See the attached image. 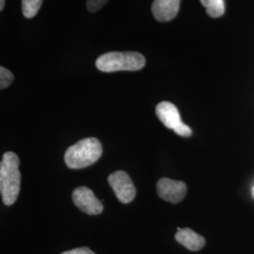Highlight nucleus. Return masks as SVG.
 <instances>
[{
  "mask_svg": "<svg viewBox=\"0 0 254 254\" xmlns=\"http://www.w3.org/2000/svg\"><path fill=\"white\" fill-rule=\"evenodd\" d=\"M157 118L161 121L165 127L173 130L181 136H190L192 130L182 121L178 109L170 102H161L155 108Z\"/></svg>",
  "mask_w": 254,
  "mask_h": 254,
  "instance_id": "nucleus-4",
  "label": "nucleus"
},
{
  "mask_svg": "<svg viewBox=\"0 0 254 254\" xmlns=\"http://www.w3.org/2000/svg\"><path fill=\"white\" fill-rule=\"evenodd\" d=\"M20 160L13 152L3 154L0 161V194L5 205H12L18 198L21 190Z\"/></svg>",
  "mask_w": 254,
  "mask_h": 254,
  "instance_id": "nucleus-1",
  "label": "nucleus"
},
{
  "mask_svg": "<svg viewBox=\"0 0 254 254\" xmlns=\"http://www.w3.org/2000/svg\"><path fill=\"white\" fill-rule=\"evenodd\" d=\"M72 198L74 205L88 215H100L104 210L103 203L97 199L93 191L89 188L80 187L75 189L73 191Z\"/></svg>",
  "mask_w": 254,
  "mask_h": 254,
  "instance_id": "nucleus-6",
  "label": "nucleus"
},
{
  "mask_svg": "<svg viewBox=\"0 0 254 254\" xmlns=\"http://www.w3.org/2000/svg\"><path fill=\"white\" fill-rule=\"evenodd\" d=\"M145 58L137 52H109L96 60V67L101 72L138 71L145 66Z\"/></svg>",
  "mask_w": 254,
  "mask_h": 254,
  "instance_id": "nucleus-3",
  "label": "nucleus"
},
{
  "mask_svg": "<svg viewBox=\"0 0 254 254\" xmlns=\"http://www.w3.org/2000/svg\"><path fill=\"white\" fill-rule=\"evenodd\" d=\"M188 191L187 185L182 181L170 178H161L156 184L157 195L164 200L172 203H179L185 199Z\"/></svg>",
  "mask_w": 254,
  "mask_h": 254,
  "instance_id": "nucleus-7",
  "label": "nucleus"
},
{
  "mask_svg": "<svg viewBox=\"0 0 254 254\" xmlns=\"http://www.w3.org/2000/svg\"><path fill=\"white\" fill-rule=\"evenodd\" d=\"M109 0H87V8L91 12H96L102 9Z\"/></svg>",
  "mask_w": 254,
  "mask_h": 254,
  "instance_id": "nucleus-13",
  "label": "nucleus"
},
{
  "mask_svg": "<svg viewBox=\"0 0 254 254\" xmlns=\"http://www.w3.org/2000/svg\"><path fill=\"white\" fill-rule=\"evenodd\" d=\"M175 239L191 252H198L205 245V239L190 228H178Z\"/></svg>",
  "mask_w": 254,
  "mask_h": 254,
  "instance_id": "nucleus-9",
  "label": "nucleus"
},
{
  "mask_svg": "<svg viewBox=\"0 0 254 254\" xmlns=\"http://www.w3.org/2000/svg\"><path fill=\"white\" fill-rule=\"evenodd\" d=\"M62 254H96L91 251V249L87 248V247H83V248H77V249H73L71 251H67L64 252Z\"/></svg>",
  "mask_w": 254,
  "mask_h": 254,
  "instance_id": "nucleus-14",
  "label": "nucleus"
},
{
  "mask_svg": "<svg viewBox=\"0 0 254 254\" xmlns=\"http://www.w3.org/2000/svg\"><path fill=\"white\" fill-rule=\"evenodd\" d=\"M14 76L8 69L0 66V90L6 89L13 82Z\"/></svg>",
  "mask_w": 254,
  "mask_h": 254,
  "instance_id": "nucleus-12",
  "label": "nucleus"
},
{
  "mask_svg": "<svg viewBox=\"0 0 254 254\" xmlns=\"http://www.w3.org/2000/svg\"><path fill=\"white\" fill-rule=\"evenodd\" d=\"M5 6V0H0V11L3 9Z\"/></svg>",
  "mask_w": 254,
  "mask_h": 254,
  "instance_id": "nucleus-15",
  "label": "nucleus"
},
{
  "mask_svg": "<svg viewBox=\"0 0 254 254\" xmlns=\"http://www.w3.org/2000/svg\"><path fill=\"white\" fill-rule=\"evenodd\" d=\"M181 0H154L152 11L159 22H170L176 17Z\"/></svg>",
  "mask_w": 254,
  "mask_h": 254,
  "instance_id": "nucleus-8",
  "label": "nucleus"
},
{
  "mask_svg": "<svg viewBox=\"0 0 254 254\" xmlns=\"http://www.w3.org/2000/svg\"><path fill=\"white\" fill-rule=\"evenodd\" d=\"M200 2L206 9L207 14L212 18L220 17L225 12L224 0H200Z\"/></svg>",
  "mask_w": 254,
  "mask_h": 254,
  "instance_id": "nucleus-10",
  "label": "nucleus"
},
{
  "mask_svg": "<svg viewBox=\"0 0 254 254\" xmlns=\"http://www.w3.org/2000/svg\"><path fill=\"white\" fill-rule=\"evenodd\" d=\"M252 196H253V198L254 199V186L253 187V189H252Z\"/></svg>",
  "mask_w": 254,
  "mask_h": 254,
  "instance_id": "nucleus-16",
  "label": "nucleus"
},
{
  "mask_svg": "<svg viewBox=\"0 0 254 254\" xmlns=\"http://www.w3.org/2000/svg\"><path fill=\"white\" fill-rule=\"evenodd\" d=\"M43 0H22V11L26 18H32L42 7Z\"/></svg>",
  "mask_w": 254,
  "mask_h": 254,
  "instance_id": "nucleus-11",
  "label": "nucleus"
},
{
  "mask_svg": "<svg viewBox=\"0 0 254 254\" xmlns=\"http://www.w3.org/2000/svg\"><path fill=\"white\" fill-rule=\"evenodd\" d=\"M108 182L121 202L129 203L135 199L136 187L126 172L118 171L109 174Z\"/></svg>",
  "mask_w": 254,
  "mask_h": 254,
  "instance_id": "nucleus-5",
  "label": "nucleus"
},
{
  "mask_svg": "<svg viewBox=\"0 0 254 254\" xmlns=\"http://www.w3.org/2000/svg\"><path fill=\"white\" fill-rule=\"evenodd\" d=\"M103 148L95 137H87L70 146L64 154V161L70 169H83L95 163L102 155Z\"/></svg>",
  "mask_w": 254,
  "mask_h": 254,
  "instance_id": "nucleus-2",
  "label": "nucleus"
}]
</instances>
